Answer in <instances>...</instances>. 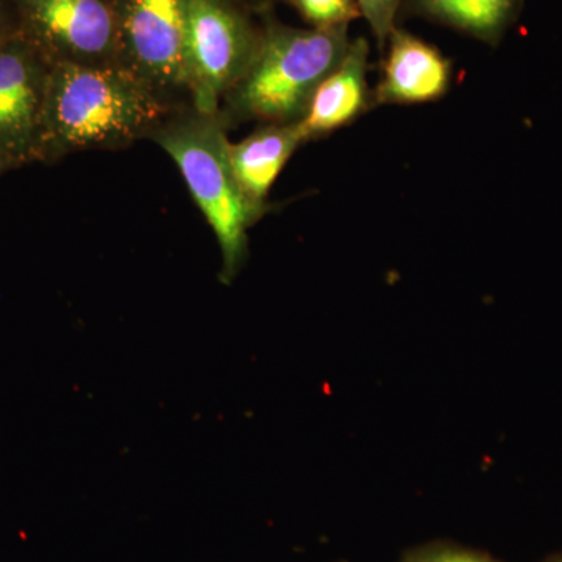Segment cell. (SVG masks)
I'll list each match as a JSON object with an SVG mask.
<instances>
[{
    "instance_id": "cell-8",
    "label": "cell",
    "mask_w": 562,
    "mask_h": 562,
    "mask_svg": "<svg viewBox=\"0 0 562 562\" xmlns=\"http://www.w3.org/2000/svg\"><path fill=\"white\" fill-rule=\"evenodd\" d=\"M383 50L382 76L372 90L375 106L436 102L452 88V61L427 41L397 27Z\"/></svg>"
},
{
    "instance_id": "cell-13",
    "label": "cell",
    "mask_w": 562,
    "mask_h": 562,
    "mask_svg": "<svg viewBox=\"0 0 562 562\" xmlns=\"http://www.w3.org/2000/svg\"><path fill=\"white\" fill-rule=\"evenodd\" d=\"M398 562H506L486 550L473 549L453 541H431L413 547Z\"/></svg>"
},
{
    "instance_id": "cell-2",
    "label": "cell",
    "mask_w": 562,
    "mask_h": 562,
    "mask_svg": "<svg viewBox=\"0 0 562 562\" xmlns=\"http://www.w3.org/2000/svg\"><path fill=\"white\" fill-rule=\"evenodd\" d=\"M350 41L349 27H291L272 13L265 14L260 49L222 101L228 127L247 121L260 125L302 122L314 92L342 61Z\"/></svg>"
},
{
    "instance_id": "cell-15",
    "label": "cell",
    "mask_w": 562,
    "mask_h": 562,
    "mask_svg": "<svg viewBox=\"0 0 562 562\" xmlns=\"http://www.w3.org/2000/svg\"><path fill=\"white\" fill-rule=\"evenodd\" d=\"M16 33H20L16 3L14 0H0V44Z\"/></svg>"
},
{
    "instance_id": "cell-5",
    "label": "cell",
    "mask_w": 562,
    "mask_h": 562,
    "mask_svg": "<svg viewBox=\"0 0 562 562\" xmlns=\"http://www.w3.org/2000/svg\"><path fill=\"white\" fill-rule=\"evenodd\" d=\"M120 66L176 109L191 105L181 0H116Z\"/></svg>"
},
{
    "instance_id": "cell-18",
    "label": "cell",
    "mask_w": 562,
    "mask_h": 562,
    "mask_svg": "<svg viewBox=\"0 0 562 562\" xmlns=\"http://www.w3.org/2000/svg\"><path fill=\"white\" fill-rule=\"evenodd\" d=\"M10 171L9 168H7L5 165H3V161L0 160V176H2L3 172Z\"/></svg>"
},
{
    "instance_id": "cell-9",
    "label": "cell",
    "mask_w": 562,
    "mask_h": 562,
    "mask_svg": "<svg viewBox=\"0 0 562 562\" xmlns=\"http://www.w3.org/2000/svg\"><path fill=\"white\" fill-rule=\"evenodd\" d=\"M369 41H350L349 50L314 92L301 125L306 143L353 124L375 106L369 88Z\"/></svg>"
},
{
    "instance_id": "cell-14",
    "label": "cell",
    "mask_w": 562,
    "mask_h": 562,
    "mask_svg": "<svg viewBox=\"0 0 562 562\" xmlns=\"http://www.w3.org/2000/svg\"><path fill=\"white\" fill-rule=\"evenodd\" d=\"M405 0H357L361 18H364L369 27L379 41V49H384L391 33L397 29V18Z\"/></svg>"
},
{
    "instance_id": "cell-11",
    "label": "cell",
    "mask_w": 562,
    "mask_h": 562,
    "mask_svg": "<svg viewBox=\"0 0 562 562\" xmlns=\"http://www.w3.org/2000/svg\"><path fill=\"white\" fill-rule=\"evenodd\" d=\"M524 0H406V9L472 38L497 46L519 16Z\"/></svg>"
},
{
    "instance_id": "cell-7",
    "label": "cell",
    "mask_w": 562,
    "mask_h": 562,
    "mask_svg": "<svg viewBox=\"0 0 562 562\" xmlns=\"http://www.w3.org/2000/svg\"><path fill=\"white\" fill-rule=\"evenodd\" d=\"M52 66L21 32L0 44V160L9 169L36 162Z\"/></svg>"
},
{
    "instance_id": "cell-16",
    "label": "cell",
    "mask_w": 562,
    "mask_h": 562,
    "mask_svg": "<svg viewBox=\"0 0 562 562\" xmlns=\"http://www.w3.org/2000/svg\"><path fill=\"white\" fill-rule=\"evenodd\" d=\"M238 2L249 9L251 13L262 18L265 14L272 13L273 7L277 5L279 0H238Z\"/></svg>"
},
{
    "instance_id": "cell-4",
    "label": "cell",
    "mask_w": 562,
    "mask_h": 562,
    "mask_svg": "<svg viewBox=\"0 0 562 562\" xmlns=\"http://www.w3.org/2000/svg\"><path fill=\"white\" fill-rule=\"evenodd\" d=\"M181 13L191 106L216 113L260 49L262 18L238 0H181Z\"/></svg>"
},
{
    "instance_id": "cell-17",
    "label": "cell",
    "mask_w": 562,
    "mask_h": 562,
    "mask_svg": "<svg viewBox=\"0 0 562 562\" xmlns=\"http://www.w3.org/2000/svg\"><path fill=\"white\" fill-rule=\"evenodd\" d=\"M541 562H562V552L550 554V557H547L546 560Z\"/></svg>"
},
{
    "instance_id": "cell-10",
    "label": "cell",
    "mask_w": 562,
    "mask_h": 562,
    "mask_svg": "<svg viewBox=\"0 0 562 562\" xmlns=\"http://www.w3.org/2000/svg\"><path fill=\"white\" fill-rule=\"evenodd\" d=\"M301 122L260 125L239 143H231L233 172L247 202L265 216L268 195L294 151L305 144Z\"/></svg>"
},
{
    "instance_id": "cell-12",
    "label": "cell",
    "mask_w": 562,
    "mask_h": 562,
    "mask_svg": "<svg viewBox=\"0 0 562 562\" xmlns=\"http://www.w3.org/2000/svg\"><path fill=\"white\" fill-rule=\"evenodd\" d=\"M313 29L349 27L360 20L357 0H286Z\"/></svg>"
},
{
    "instance_id": "cell-1",
    "label": "cell",
    "mask_w": 562,
    "mask_h": 562,
    "mask_svg": "<svg viewBox=\"0 0 562 562\" xmlns=\"http://www.w3.org/2000/svg\"><path fill=\"white\" fill-rule=\"evenodd\" d=\"M179 110L121 66H52L36 162L131 146Z\"/></svg>"
},
{
    "instance_id": "cell-19",
    "label": "cell",
    "mask_w": 562,
    "mask_h": 562,
    "mask_svg": "<svg viewBox=\"0 0 562 562\" xmlns=\"http://www.w3.org/2000/svg\"><path fill=\"white\" fill-rule=\"evenodd\" d=\"M339 562H349V561H339Z\"/></svg>"
},
{
    "instance_id": "cell-3",
    "label": "cell",
    "mask_w": 562,
    "mask_h": 562,
    "mask_svg": "<svg viewBox=\"0 0 562 562\" xmlns=\"http://www.w3.org/2000/svg\"><path fill=\"white\" fill-rule=\"evenodd\" d=\"M227 122L221 111H173L150 138L176 162L220 243L222 280L231 281L247 257L251 225L261 214L247 202L233 172Z\"/></svg>"
},
{
    "instance_id": "cell-6",
    "label": "cell",
    "mask_w": 562,
    "mask_h": 562,
    "mask_svg": "<svg viewBox=\"0 0 562 562\" xmlns=\"http://www.w3.org/2000/svg\"><path fill=\"white\" fill-rule=\"evenodd\" d=\"M20 32L52 65L120 66L116 0H14Z\"/></svg>"
}]
</instances>
